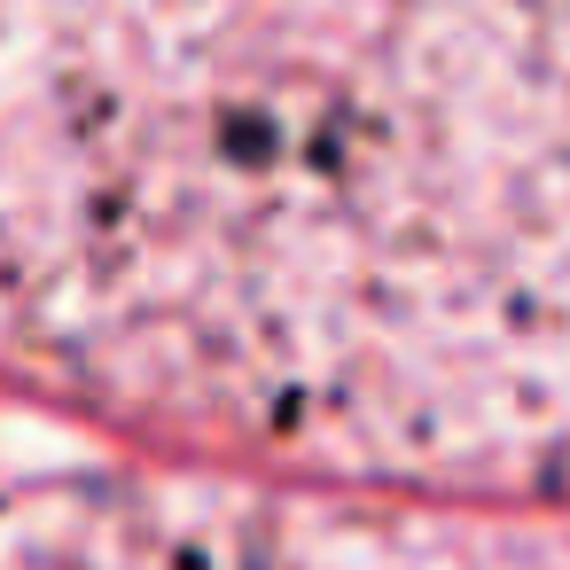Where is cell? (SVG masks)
Wrapping results in <instances>:
<instances>
[{"label": "cell", "instance_id": "1", "mask_svg": "<svg viewBox=\"0 0 570 570\" xmlns=\"http://www.w3.org/2000/svg\"><path fill=\"white\" fill-rule=\"evenodd\" d=\"M0 352L344 476L570 484V0H0Z\"/></svg>", "mask_w": 570, "mask_h": 570}, {"label": "cell", "instance_id": "2", "mask_svg": "<svg viewBox=\"0 0 570 570\" xmlns=\"http://www.w3.org/2000/svg\"><path fill=\"white\" fill-rule=\"evenodd\" d=\"M0 570H570V531L204 476H71L0 508Z\"/></svg>", "mask_w": 570, "mask_h": 570}]
</instances>
